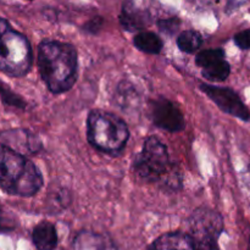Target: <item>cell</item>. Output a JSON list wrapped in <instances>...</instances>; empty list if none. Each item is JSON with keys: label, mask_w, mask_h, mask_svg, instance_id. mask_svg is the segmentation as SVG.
Wrapping results in <instances>:
<instances>
[{"label": "cell", "mask_w": 250, "mask_h": 250, "mask_svg": "<svg viewBox=\"0 0 250 250\" xmlns=\"http://www.w3.org/2000/svg\"><path fill=\"white\" fill-rule=\"evenodd\" d=\"M77 51L58 41H44L38 46V68L42 80L54 94H61L77 81Z\"/></svg>", "instance_id": "1"}, {"label": "cell", "mask_w": 250, "mask_h": 250, "mask_svg": "<svg viewBox=\"0 0 250 250\" xmlns=\"http://www.w3.org/2000/svg\"><path fill=\"white\" fill-rule=\"evenodd\" d=\"M43 187L39 168L22 154L0 144V188L20 197H32Z\"/></svg>", "instance_id": "2"}, {"label": "cell", "mask_w": 250, "mask_h": 250, "mask_svg": "<svg viewBox=\"0 0 250 250\" xmlns=\"http://www.w3.org/2000/svg\"><path fill=\"white\" fill-rule=\"evenodd\" d=\"M133 171L146 182H163L171 188L181 186L180 173L170 161L167 148L156 137L146 139L142 151L133 161Z\"/></svg>", "instance_id": "3"}, {"label": "cell", "mask_w": 250, "mask_h": 250, "mask_svg": "<svg viewBox=\"0 0 250 250\" xmlns=\"http://www.w3.org/2000/svg\"><path fill=\"white\" fill-rule=\"evenodd\" d=\"M87 137L94 148L105 153H117L126 146L129 131L124 120L116 115L94 110L88 115Z\"/></svg>", "instance_id": "4"}, {"label": "cell", "mask_w": 250, "mask_h": 250, "mask_svg": "<svg viewBox=\"0 0 250 250\" xmlns=\"http://www.w3.org/2000/svg\"><path fill=\"white\" fill-rule=\"evenodd\" d=\"M33 55L29 41L0 17V71L22 77L31 70Z\"/></svg>", "instance_id": "5"}, {"label": "cell", "mask_w": 250, "mask_h": 250, "mask_svg": "<svg viewBox=\"0 0 250 250\" xmlns=\"http://www.w3.org/2000/svg\"><path fill=\"white\" fill-rule=\"evenodd\" d=\"M224 229L222 217L210 209H198L189 219V237L195 250H219V237Z\"/></svg>", "instance_id": "6"}, {"label": "cell", "mask_w": 250, "mask_h": 250, "mask_svg": "<svg viewBox=\"0 0 250 250\" xmlns=\"http://www.w3.org/2000/svg\"><path fill=\"white\" fill-rule=\"evenodd\" d=\"M200 89L226 114L238 117L244 121H248L250 119L249 110L243 104L238 94L234 93L233 90L229 89V88L205 84V83L200 84Z\"/></svg>", "instance_id": "7"}, {"label": "cell", "mask_w": 250, "mask_h": 250, "mask_svg": "<svg viewBox=\"0 0 250 250\" xmlns=\"http://www.w3.org/2000/svg\"><path fill=\"white\" fill-rule=\"evenodd\" d=\"M151 120L156 127L165 131L176 133L185 128V116L181 110L170 100L165 98L151 102Z\"/></svg>", "instance_id": "8"}, {"label": "cell", "mask_w": 250, "mask_h": 250, "mask_svg": "<svg viewBox=\"0 0 250 250\" xmlns=\"http://www.w3.org/2000/svg\"><path fill=\"white\" fill-rule=\"evenodd\" d=\"M1 138L4 139L5 146H10L22 155L38 153L42 149V143L38 137L24 129L7 131L2 134Z\"/></svg>", "instance_id": "9"}, {"label": "cell", "mask_w": 250, "mask_h": 250, "mask_svg": "<svg viewBox=\"0 0 250 250\" xmlns=\"http://www.w3.org/2000/svg\"><path fill=\"white\" fill-rule=\"evenodd\" d=\"M72 250H117V247L106 234L81 231L73 239Z\"/></svg>", "instance_id": "10"}, {"label": "cell", "mask_w": 250, "mask_h": 250, "mask_svg": "<svg viewBox=\"0 0 250 250\" xmlns=\"http://www.w3.org/2000/svg\"><path fill=\"white\" fill-rule=\"evenodd\" d=\"M148 250H195L192 238L183 232H170L159 237Z\"/></svg>", "instance_id": "11"}, {"label": "cell", "mask_w": 250, "mask_h": 250, "mask_svg": "<svg viewBox=\"0 0 250 250\" xmlns=\"http://www.w3.org/2000/svg\"><path fill=\"white\" fill-rule=\"evenodd\" d=\"M114 100L122 111L132 112L139 106L141 95L133 83L128 82V81H122L117 85L116 92L114 94Z\"/></svg>", "instance_id": "12"}, {"label": "cell", "mask_w": 250, "mask_h": 250, "mask_svg": "<svg viewBox=\"0 0 250 250\" xmlns=\"http://www.w3.org/2000/svg\"><path fill=\"white\" fill-rule=\"evenodd\" d=\"M33 244L38 250H54L58 246V233L51 222L42 221L32 233Z\"/></svg>", "instance_id": "13"}, {"label": "cell", "mask_w": 250, "mask_h": 250, "mask_svg": "<svg viewBox=\"0 0 250 250\" xmlns=\"http://www.w3.org/2000/svg\"><path fill=\"white\" fill-rule=\"evenodd\" d=\"M120 22L126 31H141L150 23V16H149L148 12L137 10L133 6H128V5H124V9L120 15Z\"/></svg>", "instance_id": "14"}, {"label": "cell", "mask_w": 250, "mask_h": 250, "mask_svg": "<svg viewBox=\"0 0 250 250\" xmlns=\"http://www.w3.org/2000/svg\"><path fill=\"white\" fill-rule=\"evenodd\" d=\"M133 44L138 50L149 55H156L163 50L164 46L160 37L153 32H139L134 36Z\"/></svg>", "instance_id": "15"}, {"label": "cell", "mask_w": 250, "mask_h": 250, "mask_svg": "<svg viewBox=\"0 0 250 250\" xmlns=\"http://www.w3.org/2000/svg\"><path fill=\"white\" fill-rule=\"evenodd\" d=\"M229 72H231V67H229V63L225 59L216 61L211 65L205 66V67H203L202 71L203 76L207 80L212 81V82H222V81L229 77Z\"/></svg>", "instance_id": "16"}, {"label": "cell", "mask_w": 250, "mask_h": 250, "mask_svg": "<svg viewBox=\"0 0 250 250\" xmlns=\"http://www.w3.org/2000/svg\"><path fill=\"white\" fill-rule=\"evenodd\" d=\"M202 43L203 38L199 32L192 31V29L182 32L177 38V45L180 50L187 54L195 53L200 48Z\"/></svg>", "instance_id": "17"}, {"label": "cell", "mask_w": 250, "mask_h": 250, "mask_svg": "<svg viewBox=\"0 0 250 250\" xmlns=\"http://www.w3.org/2000/svg\"><path fill=\"white\" fill-rule=\"evenodd\" d=\"M225 59V51L222 49H209V50L200 51L195 56V63L199 67H205L208 65L216 62V61Z\"/></svg>", "instance_id": "18"}, {"label": "cell", "mask_w": 250, "mask_h": 250, "mask_svg": "<svg viewBox=\"0 0 250 250\" xmlns=\"http://www.w3.org/2000/svg\"><path fill=\"white\" fill-rule=\"evenodd\" d=\"M0 97H1L2 102L5 104L10 105V106H15V107H20V109H23L24 107V102L22 98H20L19 95L12 93L9 88L5 87V84L0 83Z\"/></svg>", "instance_id": "19"}, {"label": "cell", "mask_w": 250, "mask_h": 250, "mask_svg": "<svg viewBox=\"0 0 250 250\" xmlns=\"http://www.w3.org/2000/svg\"><path fill=\"white\" fill-rule=\"evenodd\" d=\"M234 43L241 49H250V29H246L234 36Z\"/></svg>", "instance_id": "20"}, {"label": "cell", "mask_w": 250, "mask_h": 250, "mask_svg": "<svg viewBox=\"0 0 250 250\" xmlns=\"http://www.w3.org/2000/svg\"><path fill=\"white\" fill-rule=\"evenodd\" d=\"M180 26V21L177 19H168V20H163V21L159 22V28L163 32H167V33H172Z\"/></svg>", "instance_id": "21"}, {"label": "cell", "mask_w": 250, "mask_h": 250, "mask_svg": "<svg viewBox=\"0 0 250 250\" xmlns=\"http://www.w3.org/2000/svg\"><path fill=\"white\" fill-rule=\"evenodd\" d=\"M103 19L102 17H94V19L90 20L89 22L84 24V31H87L88 33L95 34L103 26Z\"/></svg>", "instance_id": "22"}, {"label": "cell", "mask_w": 250, "mask_h": 250, "mask_svg": "<svg viewBox=\"0 0 250 250\" xmlns=\"http://www.w3.org/2000/svg\"><path fill=\"white\" fill-rule=\"evenodd\" d=\"M5 229V227H4V222H2L1 216H0V229Z\"/></svg>", "instance_id": "23"}, {"label": "cell", "mask_w": 250, "mask_h": 250, "mask_svg": "<svg viewBox=\"0 0 250 250\" xmlns=\"http://www.w3.org/2000/svg\"><path fill=\"white\" fill-rule=\"evenodd\" d=\"M28 1H32V0H28Z\"/></svg>", "instance_id": "24"}]
</instances>
